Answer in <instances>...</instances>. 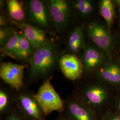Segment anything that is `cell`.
<instances>
[{"label":"cell","mask_w":120,"mask_h":120,"mask_svg":"<svg viewBox=\"0 0 120 120\" xmlns=\"http://www.w3.org/2000/svg\"><path fill=\"white\" fill-rule=\"evenodd\" d=\"M56 56L55 45L49 41L35 50L29 61L32 74L38 77L47 73L55 63Z\"/></svg>","instance_id":"6da1fadb"},{"label":"cell","mask_w":120,"mask_h":120,"mask_svg":"<svg viewBox=\"0 0 120 120\" xmlns=\"http://www.w3.org/2000/svg\"><path fill=\"white\" fill-rule=\"evenodd\" d=\"M41 111L48 115L52 112L62 111L63 102L52 85L49 79L44 82L36 94L33 96Z\"/></svg>","instance_id":"7a4b0ae2"},{"label":"cell","mask_w":120,"mask_h":120,"mask_svg":"<svg viewBox=\"0 0 120 120\" xmlns=\"http://www.w3.org/2000/svg\"><path fill=\"white\" fill-rule=\"evenodd\" d=\"M25 65L3 62L0 66V77L12 88L18 90L23 84Z\"/></svg>","instance_id":"3957f363"},{"label":"cell","mask_w":120,"mask_h":120,"mask_svg":"<svg viewBox=\"0 0 120 120\" xmlns=\"http://www.w3.org/2000/svg\"><path fill=\"white\" fill-rule=\"evenodd\" d=\"M87 31L90 38L98 47L107 52L111 50L113 46V39L104 26L92 22L87 26Z\"/></svg>","instance_id":"277c9868"},{"label":"cell","mask_w":120,"mask_h":120,"mask_svg":"<svg viewBox=\"0 0 120 120\" xmlns=\"http://www.w3.org/2000/svg\"><path fill=\"white\" fill-rule=\"evenodd\" d=\"M10 22L22 30L34 50L49 42L46 32L40 28L28 23L15 22L12 20Z\"/></svg>","instance_id":"5b68a950"},{"label":"cell","mask_w":120,"mask_h":120,"mask_svg":"<svg viewBox=\"0 0 120 120\" xmlns=\"http://www.w3.org/2000/svg\"><path fill=\"white\" fill-rule=\"evenodd\" d=\"M59 63L62 72L69 80L75 81L81 77L83 65L81 60L76 55L65 54L60 57Z\"/></svg>","instance_id":"8992f818"},{"label":"cell","mask_w":120,"mask_h":120,"mask_svg":"<svg viewBox=\"0 0 120 120\" xmlns=\"http://www.w3.org/2000/svg\"><path fill=\"white\" fill-rule=\"evenodd\" d=\"M50 16L56 26L63 28L67 26L69 18V6L64 0H51L47 2Z\"/></svg>","instance_id":"52a82bcc"},{"label":"cell","mask_w":120,"mask_h":120,"mask_svg":"<svg viewBox=\"0 0 120 120\" xmlns=\"http://www.w3.org/2000/svg\"><path fill=\"white\" fill-rule=\"evenodd\" d=\"M47 6L42 1L31 0L29 2L30 19L39 28H47L49 26Z\"/></svg>","instance_id":"ba28073f"},{"label":"cell","mask_w":120,"mask_h":120,"mask_svg":"<svg viewBox=\"0 0 120 120\" xmlns=\"http://www.w3.org/2000/svg\"><path fill=\"white\" fill-rule=\"evenodd\" d=\"M104 59V55L101 50L89 46L84 50L81 60L84 69L87 71H92L102 64Z\"/></svg>","instance_id":"9c48e42d"},{"label":"cell","mask_w":120,"mask_h":120,"mask_svg":"<svg viewBox=\"0 0 120 120\" xmlns=\"http://www.w3.org/2000/svg\"><path fill=\"white\" fill-rule=\"evenodd\" d=\"M21 106L26 113L36 120H42L41 109L34 98L26 95L19 96Z\"/></svg>","instance_id":"30bf717a"},{"label":"cell","mask_w":120,"mask_h":120,"mask_svg":"<svg viewBox=\"0 0 120 120\" xmlns=\"http://www.w3.org/2000/svg\"><path fill=\"white\" fill-rule=\"evenodd\" d=\"M99 75L105 82L120 85V66L117 64H106L100 69Z\"/></svg>","instance_id":"8fae6325"},{"label":"cell","mask_w":120,"mask_h":120,"mask_svg":"<svg viewBox=\"0 0 120 120\" xmlns=\"http://www.w3.org/2000/svg\"><path fill=\"white\" fill-rule=\"evenodd\" d=\"M85 96L89 103L94 106H98L105 101L107 97V93L102 87L93 86L86 90Z\"/></svg>","instance_id":"7c38bea8"},{"label":"cell","mask_w":120,"mask_h":120,"mask_svg":"<svg viewBox=\"0 0 120 120\" xmlns=\"http://www.w3.org/2000/svg\"><path fill=\"white\" fill-rule=\"evenodd\" d=\"M34 49L23 33L20 34V39L14 53V59L25 60L30 59Z\"/></svg>","instance_id":"4fadbf2b"},{"label":"cell","mask_w":120,"mask_h":120,"mask_svg":"<svg viewBox=\"0 0 120 120\" xmlns=\"http://www.w3.org/2000/svg\"><path fill=\"white\" fill-rule=\"evenodd\" d=\"M69 48L73 53L80 51L84 45V35L82 27L76 26L70 33L68 39Z\"/></svg>","instance_id":"5bb4252c"},{"label":"cell","mask_w":120,"mask_h":120,"mask_svg":"<svg viewBox=\"0 0 120 120\" xmlns=\"http://www.w3.org/2000/svg\"><path fill=\"white\" fill-rule=\"evenodd\" d=\"M68 109L70 114L75 120H94L90 111L77 102H69Z\"/></svg>","instance_id":"9a60e30c"},{"label":"cell","mask_w":120,"mask_h":120,"mask_svg":"<svg viewBox=\"0 0 120 120\" xmlns=\"http://www.w3.org/2000/svg\"><path fill=\"white\" fill-rule=\"evenodd\" d=\"M99 11L106 22L108 30H109L111 27L115 15L114 8L111 0H101L99 3Z\"/></svg>","instance_id":"2e32d148"},{"label":"cell","mask_w":120,"mask_h":120,"mask_svg":"<svg viewBox=\"0 0 120 120\" xmlns=\"http://www.w3.org/2000/svg\"><path fill=\"white\" fill-rule=\"evenodd\" d=\"M9 15L12 20L22 22L25 18V13L21 4L17 0H8L6 1Z\"/></svg>","instance_id":"e0dca14e"},{"label":"cell","mask_w":120,"mask_h":120,"mask_svg":"<svg viewBox=\"0 0 120 120\" xmlns=\"http://www.w3.org/2000/svg\"><path fill=\"white\" fill-rule=\"evenodd\" d=\"M20 34L17 31H13V33L9 39L0 48V51L5 55L14 59V53L19 41Z\"/></svg>","instance_id":"ac0fdd59"},{"label":"cell","mask_w":120,"mask_h":120,"mask_svg":"<svg viewBox=\"0 0 120 120\" xmlns=\"http://www.w3.org/2000/svg\"><path fill=\"white\" fill-rule=\"evenodd\" d=\"M13 33V30L8 28L1 27L0 29V48L3 46L5 42L9 39Z\"/></svg>","instance_id":"d6986e66"},{"label":"cell","mask_w":120,"mask_h":120,"mask_svg":"<svg viewBox=\"0 0 120 120\" xmlns=\"http://www.w3.org/2000/svg\"><path fill=\"white\" fill-rule=\"evenodd\" d=\"M8 99L7 95L2 90H0V111H3L7 106Z\"/></svg>","instance_id":"ffe728a7"},{"label":"cell","mask_w":120,"mask_h":120,"mask_svg":"<svg viewBox=\"0 0 120 120\" xmlns=\"http://www.w3.org/2000/svg\"><path fill=\"white\" fill-rule=\"evenodd\" d=\"M88 0H78L76 1L75 6L78 11L82 15H85L86 6Z\"/></svg>","instance_id":"44dd1931"},{"label":"cell","mask_w":120,"mask_h":120,"mask_svg":"<svg viewBox=\"0 0 120 120\" xmlns=\"http://www.w3.org/2000/svg\"><path fill=\"white\" fill-rule=\"evenodd\" d=\"M93 11V6L92 3L90 1L88 0L86 6V9H85V15H89L92 13Z\"/></svg>","instance_id":"7402d4cb"},{"label":"cell","mask_w":120,"mask_h":120,"mask_svg":"<svg viewBox=\"0 0 120 120\" xmlns=\"http://www.w3.org/2000/svg\"><path fill=\"white\" fill-rule=\"evenodd\" d=\"M5 20L3 16H0V27H3L5 25Z\"/></svg>","instance_id":"603a6c76"},{"label":"cell","mask_w":120,"mask_h":120,"mask_svg":"<svg viewBox=\"0 0 120 120\" xmlns=\"http://www.w3.org/2000/svg\"><path fill=\"white\" fill-rule=\"evenodd\" d=\"M107 120H120V116L119 115L112 116Z\"/></svg>","instance_id":"cb8c5ba5"},{"label":"cell","mask_w":120,"mask_h":120,"mask_svg":"<svg viewBox=\"0 0 120 120\" xmlns=\"http://www.w3.org/2000/svg\"><path fill=\"white\" fill-rule=\"evenodd\" d=\"M7 120H21L20 118L16 116H9Z\"/></svg>","instance_id":"d4e9b609"},{"label":"cell","mask_w":120,"mask_h":120,"mask_svg":"<svg viewBox=\"0 0 120 120\" xmlns=\"http://www.w3.org/2000/svg\"><path fill=\"white\" fill-rule=\"evenodd\" d=\"M118 108H119V109L120 111V99L119 101V102H118Z\"/></svg>","instance_id":"484cf974"},{"label":"cell","mask_w":120,"mask_h":120,"mask_svg":"<svg viewBox=\"0 0 120 120\" xmlns=\"http://www.w3.org/2000/svg\"><path fill=\"white\" fill-rule=\"evenodd\" d=\"M119 13L120 15V6H119Z\"/></svg>","instance_id":"4316f807"},{"label":"cell","mask_w":120,"mask_h":120,"mask_svg":"<svg viewBox=\"0 0 120 120\" xmlns=\"http://www.w3.org/2000/svg\"></svg>","instance_id":"83f0119b"}]
</instances>
